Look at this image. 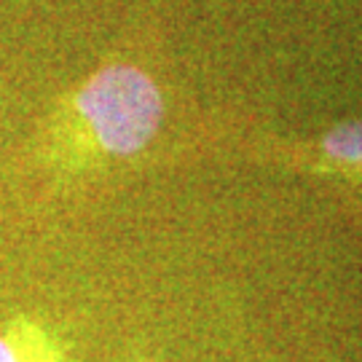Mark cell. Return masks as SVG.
I'll return each instance as SVG.
<instances>
[{"mask_svg": "<svg viewBox=\"0 0 362 362\" xmlns=\"http://www.w3.org/2000/svg\"><path fill=\"white\" fill-rule=\"evenodd\" d=\"M164 100L151 76L140 67L110 65L70 97L59 145L67 158H127L140 153L156 137Z\"/></svg>", "mask_w": 362, "mask_h": 362, "instance_id": "1", "label": "cell"}, {"mask_svg": "<svg viewBox=\"0 0 362 362\" xmlns=\"http://www.w3.org/2000/svg\"><path fill=\"white\" fill-rule=\"evenodd\" d=\"M0 362H70V341L46 320L19 314L0 327Z\"/></svg>", "mask_w": 362, "mask_h": 362, "instance_id": "2", "label": "cell"}, {"mask_svg": "<svg viewBox=\"0 0 362 362\" xmlns=\"http://www.w3.org/2000/svg\"><path fill=\"white\" fill-rule=\"evenodd\" d=\"M320 151L336 164L362 169V121H349L330 129L322 137Z\"/></svg>", "mask_w": 362, "mask_h": 362, "instance_id": "3", "label": "cell"}]
</instances>
